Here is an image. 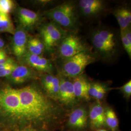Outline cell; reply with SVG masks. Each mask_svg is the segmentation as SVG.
<instances>
[{"label": "cell", "mask_w": 131, "mask_h": 131, "mask_svg": "<svg viewBox=\"0 0 131 131\" xmlns=\"http://www.w3.org/2000/svg\"><path fill=\"white\" fill-rule=\"evenodd\" d=\"M66 117L63 107L35 83L20 88L0 84V127L5 131H56Z\"/></svg>", "instance_id": "6da1fadb"}, {"label": "cell", "mask_w": 131, "mask_h": 131, "mask_svg": "<svg viewBox=\"0 0 131 131\" xmlns=\"http://www.w3.org/2000/svg\"><path fill=\"white\" fill-rule=\"evenodd\" d=\"M44 15L61 27H74L77 22L75 5L72 3L66 2L43 12Z\"/></svg>", "instance_id": "7a4b0ae2"}, {"label": "cell", "mask_w": 131, "mask_h": 131, "mask_svg": "<svg viewBox=\"0 0 131 131\" xmlns=\"http://www.w3.org/2000/svg\"><path fill=\"white\" fill-rule=\"evenodd\" d=\"M95 60L96 58L89 52H81L74 56L65 59L62 67V72L64 76L74 78L82 75L85 68Z\"/></svg>", "instance_id": "3957f363"}, {"label": "cell", "mask_w": 131, "mask_h": 131, "mask_svg": "<svg viewBox=\"0 0 131 131\" xmlns=\"http://www.w3.org/2000/svg\"><path fill=\"white\" fill-rule=\"evenodd\" d=\"M92 42L95 48L105 58L114 55L116 41L114 33L106 29H101L94 33Z\"/></svg>", "instance_id": "277c9868"}, {"label": "cell", "mask_w": 131, "mask_h": 131, "mask_svg": "<svg viewBox=\"0 0 131 131\" xmlns=\"http://www.w3.org/2000/svg\"><path fill=\"white\" fill-rule=\"evenodd\" d=\"M67 31L56 23L51 21L43 24L39 28V34L45 49L51 51L65 37Z\"/></svg>", "instance_id": "5b68a950"}, {"label": "cell", "mask_w": 131, "mask_h": 131, "mask_svg": "<svg viewBox=\"0 0 131 131\" xmlns=\"http://www.w3.org/2000/svg\"><path fill=\"white\" fill-rule=\"evenodd\" d=\"M84 51H87L85 44L78 36L74 34L66 36L60 43L59 52L64 59Z\"/></svg>", "instance_id": "8992f818"}, {"label": "cell", "mask_w": 131, "mask_h": 131, "mask_svg": "<svg viewBox=\"0 0 131 131\" xmlns=\"http://www.w3.org/2000/svg\"><path fill=\"white\" fill-rule=\"evenodd\" d=\"M19 60L20 64L26 66L36 71L52 74L54 70V66L50 60L28 52Z\"/></svg>", "instance_id": "52a82bcc"}, {"label": "cell", "mask_w": 131, "mask_h": 131, "mask_svg": "<svg viewBox=\"0 0 131 131\" xmlns=\"http://www.w3.org/2000/svg\"><path fill=\"white\" fill-rule=\"evenodd\" d=\"M67 120V125L71 131H84L89 123V111L85 106H77L72 109Z\"/></svg>", "instance_id": "ba28073f"}, {"label": "cell", "mask_w": 131, "mask_h": 131, "mask_svg": "<svg viewBox=\"0 0 131 131\" xmlns=\"http://www.w3.org/2000/svg\"><path fill=\"white\" fill-rule=\"evenodd\" d=\"M60 88L56 102L63 107H70L75 105L77 99L74 92L72 81L62 77L60 78Z\"/></svg>", "instance_id": "9c48e42d"}, {"label": "cell", "mask_w": 131, "mask_h": 131, "mask_svg": "<svg viewBox=\"0 0 131 131\" xmlns=\"http://www.w3.org/2000/svg\"><path fill=\"white\" fill-rule=\"evenodd\" d=\"M15 10L16 17L19 24V25L26 31L32 30L40 21V15L31 10L18 6Z\"/></svg>", "instance_id": "30bf717a"}, {"label": "cell", "mask_w": 131, "mask_h": 131, "mask_svg": "<svg viewBox=\"0 0 131 131\" xmlns=\"http://www.w3.org/2000/svg\"><path fill=\"white\" fill-rule=\"evenodd\" d=\"M38 76L36 71L26 66L18 64L6 79L11 84H19L31 80L36 79Z\"/></svg>", "instance_id": "8fae6325"}, {"label": "cell", "mask_w": 131, "mask_h": 131, "mask_svg": "<svg viewBox=\"0 0 131 131\" xmlns=\"http://www.w3.org/2000/svg\"><path fill=\"white\" fill-rule=\"evenodd\" d=\"M13 36L12 51L14 56L19 60L27 52V46L29 38L27 31L19 25L16 28Z\"/></svg>", "instance_id": "7c38bea8"}, {"label": "cell", "mask_w": 131, "mask_h": 131, "mask_svg": "<svg viewBox=\"0 0 131 131\" xmlns=\"http://www.w3.org/2000/svg\"><path fill=\"white\" fill-rule=\"evenodd\" d=\"M89 118L90 126L93 130H97L106 126L105 109L100 101H97L90 107Z\"/></svg>", "instance_id": "4fadbf2b"}, {"label": "cell", "mask_w": 131, "mask_h": 131, "mask_svg": "<svg viewBox=\"0 0 131 131\" xmlns=\"http://www.w3.org/2000/svg\"><path fill=\"white\" fill-rule=\"evenodd\" d=\"M74 92L77 100L88 101L90 100L89 94V82L83 75L74 78L72 81Z\"/></svg>", "instance_id": "5bb4252c"}, {"label": "cell", "mask_w": 131, "mask_h": 131, "mask_svg": "<svg viewBox=\"0 0 131 131\" xmlns=\"http://www.w3.org/2000/svg\"><path fill=\"white\" fill-rule=\"evenodd\" d=\"M79 3L82 13L87 16L98 14L104 7L103 2L100 0H81Z\"/></svg>", "instance_id": "9a60e30c"}, {"label": "cell", "mask_w": 131, "mask_h": 131, "mask_svg": "<svg viewBox=\"0 0 131 131\" xmlns=\"http://www.w3.org/2000/svg\"><path fill=\"white\" fill-rule=\"evenodd\" d=\"M45 50V46L40 39L35 37L29 38L27 46V51L28 52L42 56Z\"/></svg>", "instance_id": "2e32d148"}, {"label": "cell", "mask_w": 131, "mask_h": 131, "mask_svg": "<svg viewBox=\"0 0 131 131\" xmlns=\"http://www.w3.org/2000/svg\"><path fill=\"white\" fill-rule=\"evenodd\" d=\"M107 91V88L103 84L99 83L89 84V94L91 98L100 101L104 98Z\"/></svg>", "instance_id": "e0dca14e"}, {"label": "cell", "mask_w": 131, "mask_h": 131, "mask_svg": "<svg viewBox=\"0 0 131 131\" xmlns=\"http://www.w3.org/2000/svg\"><path fill=\"white\" fill-rule=\"evenodd\" d=\"M16 30L10 14L0 13V33H8L13 35Z\"/></svg>", "instance_id": "ac0fdd59"}, {"label": "cell", "mask_w": 131, "mask_h": 131, "mask_svg": "<svg viewBox=\"0 0 131 131\" xmlns=\"http://www.w3.org/2000/svg\"><path fill=\"white\" fill-rule=\"evenodd\" d=\"M105 121L106 126L111 131H119L117 116L111 108L108 107L105 109Z\"/></svg>", "instance_id": "d6986e66"}, {"label": "cell", "mask_w": 131, "mask_h": 131, "mask_svg": "<svg viewBox=\"0 0 131 131\" xmlns=\"http://www.w3.org/2000/svg\"><path fill=\"white\" fill-rule=\"evenodd\" d=\"M18 64L12 58L8 57L4 63L0 65V78L8 77Z\"/></svg>", "instance_id": "ffe728a7"}, {"label": "cell", "mask_w": 131, "mask_h": 131, "mask_svg": "<svg viewBox=\"0 0 131 131\" xmlns=\"http://www.w3.org/2000/svg\"><path fill=\"white\" fill-rule=\"evenodd\" d=\"M16 4L11 0H0V13L10 14L16 9Z\"/></svg>", "instance_id": "44dd1931"}, {"label": "cell", "mask_w": 131, "mask_h": 131, "mask_svg": "<svg viewBox=\"0 0 131 131\" xmlns=\"http://www.w3.org/2000/svg\"><path fill=\"white\" fill-rule=\"evenodd\" d=\"M114 15L119 24L121 31L124 30L129 27L130 25L127 23L122 14L121 8L116 10L114 12Z\"/></svg>", "instance_id": "7402d4cb"}, {"label": "cell", "mask_w": 131, "mask_h": 131, "mask_svg": "<svg viewBox=\"0 0 131 131\" xmlns=\"http://www.w3.org/2000/svg\"><path fill=\"white\" fill-rule=\"evenodd\" d=\"M121 35L122 43L124 49L128 55L130 57V58H131V41L126 38L123 31H121Z\"/></svg>", "instance_id": "603a6c76"}, {"label": "cell", "mask_w": 131, "mask_h": 131, "mask_svg": "<svg viewBox=\"0 0 131 131\" xmlns=\"http://www.w3.org/2000/svg\"><path fill=\"white\" fill-rule=\"evenodd\" d=\"M121 92L123 94L124 97L126 99H129L131 96V81L123 84L122 86L118 88Z\"/></svg>", "instance_id": "cb8c5ba5"}, {"label": "cell", "mask_w": 131, "mask_h": 131, "mask_svg": "<svg viewBox=\"0 0 131 131\" xmlns=\"http://www.w3.org/2000/svg\"><path fill=\"white\" fill-rule=\"evenodd\" d=\"M122 14L126 19L127 23L130 25L131 23V11L126 8H122Z\"/></svg>", "instance_id": "d4e9b609"}, {"label": "cell", "mask_w": 131, "mask_h": 131, "mask_svg": "<svg viewBox=\"0 0 131 131\" xmlns=\"http://www.w3.org/2000/svg\"><path fill=\"white\" fill-rule=\"evenodd\" d=\"M5 43L4 40L0 38V49H3L4 47H5Z\"/></svg>", "instance_id": "484cf974"}, {"label": "cell", "mask_w": 131, "mask_h": 131, "mask_svg": "<svg viewBox=\"0 0 131 131\" xmlns=\"http://www.w3.org/2000/svg\"><path fill=\"white\" fill-rule=\"evenodd\" d=\"M19 131H41L40 130H38L37 129H33V128H25L21 130H20Z\"/></svg>", "instance_id": "4316f807"}, {"label": "cell", "mask_w": 131, "mask_h": 131, "mask_svg": "<svg viewBox=\"0 0 131 131\" xmlns=\"http://www.w3.org/2000/svg\"><path fill=\"white\" fill-rule=\"evenodd\" d=\"M97 131H108L107 130H105V129H103V128H102V129H99V130H97Z\"/></svg>", "instance_id": "83f0119b"}, {"label": "cell", "mask_w": 131, "mask_h": 131, "mask_svg": "<svg viewBox=\"0 0 131 131\" xmlns=\"http://www.w3.org/2000/svg\"><path fill=\"white\" fill-rule=\"evenodd\" d=\"M1 51H2V50H1V51H0V53H1Z\"/></svg>", "instance_id": "f1b7e54d"}, {"label": "cell", "mask_w": 131, "mask_h": 131, "mask_svg": "<svg viewBox=\"0 0 131 131\" xmlns=\"http://www.w3.org/2000/svg\"><path fill=\"white\" fill-rule=\"evenodd\" d=\"M1 50H3V49H0V51H1Z\"/></svg>", "instance_id": "f546056e"}, {"label": "cell", "mask_w": 131, "mask_h": 131, "mask_svg": "<svg viewBox=\"0 0 131 131\" xmlns=\"http://www.w3.org/2000/svg\"></svg>", "instance_id": "4dcf8cb0"}]
</instances>
